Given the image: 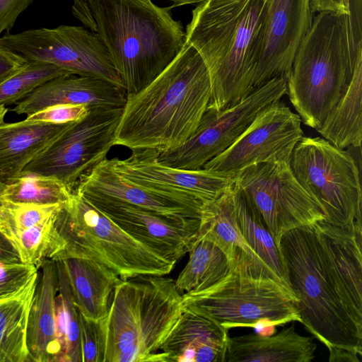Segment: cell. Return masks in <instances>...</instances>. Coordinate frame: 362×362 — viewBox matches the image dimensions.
<instances>
[{"mask_svg": "<svg viewBox=\"0 0 362 362\" xmlns=\"http://www.w3.org/2000/svg\"><path fill=\"white\" fill-rule=\"evenodd\" d=\"M362 224L285 233L279 250L300 322L328 350L362 354Z\"/></svg>", "mask_w": 362, "mask_h": 362, "instance_id": "cell-1", "label": "cell"}, {"mask_svg": "<svg viewBox=\"0 0 362 362\" xmlns=\"http://www.w3.org/2000/svg\"><path fill=\"white\" fill-rule=\"evenodd\" d=\"M210 96L205 64L198 52L185 42L150 84L127 95L115 145L158 153L180 146L197 129Z\"/></svg>", "mask_w": 362, "mask_h": 362, "instance_id": "cell-2", "label": "cell"}, {"mask_svg": "<svg viewBox=\"0 0 362 362\" xmlns=\"http://www.w3.org/2000/svg\"><path fill=\"white\" fill-rule=\"evenodd\" d=\"M264 16V0H206L192 10L186 42L209 73L207 109L230 107L254 90Z\"/></svg>", "mask_w": 362, "mask_h": 362, "instance_id": "cell-3", "label": "cell"}, {"mask_svg": "<svg viewBox=\"0 0 362 362\" xmlns=\"http://www.w3.org/2000/svg\"><path fill=\"white\" fill-rule=\"evenodd\" d=\"M96 33L105 45L127 95L150 84L186 42L170 7L151 0H91Z\"/></svg>", "mask_w": 362, "mask_h": 362, "instance_id": "cell-4", "label": "cell"}, {"mask_svg": "<svg viewBox=\"0 0 362 362\" xmlns=\"http://www.w3.org/2000/svg\"><path fill=\"white\" fill-rule=\"evenodd\" d=\"M361 56L362 47L353 42L346 15L314 16L286 79V93L304 124L321 125L348 89Z\"/></svg>", "mask_w": 362, "mask_h": 362, "instance_id": "cell-5", "label": "cell"}, {"mask_svg": "<svg viewBox=\"0 0 362 362\" xmlns=\"http://www.w3.org/2000/svg\"><path fill=\"white\" fill-rule=\"evenodd\" d=\"M166 275H140L115 287L105 317L104 362H168L160 346L183 310Z\"/></svg>", "mask_w": 362, "mask_h": 362, "instance_id": "cell-6", "label": "cell"}, {"mask_svg": "<svg viewBox=\"0 0 362 362\" xmlns=\"http://www.w3.org/2000/svg\"><path fill=\"white\" fill-rule=\"evenodd\" d=\"M83 258L98 262L122 280L167 275L175 263L139 241L73 191L52 221L47 259Z\"/></svg>", "mask_w": 362, "mask_h": 362, "instance_id": "cell-7", "label": "cell"}, {"mask_svg": "<svg viewBox=\"0 0 362 362\" xmlns=\"http://www.w3.org/2000/svg\"><path fill=\"white\" fill-rule=\"evenodd\" d=\"M298 299L264 265L245 252L213 286L182 295L183 307L214 320L227 329L238 327L284 325L300 322Z\"/></svg>", "mask_w": 362, "mask_h": 362, "instance_id": "cell-8", "label": "cell"}, {"mask_svg": "<svg viewBox=\"0 0 362 362\" xmlns=\"http://www.w3.org/2000/svg\"><path fill=\"white\" fill-rule=\"evenodd\" d=\"M298 182L320 205L325 222L346 228L361 223L360 170L348 151L321 137H303L290 162Z\"/></svg>", "mask_w": 362, "mask_h": 362, "instance_id": "cell-9", "label": "cell"}, {"mask_svg": "<svg viewBox=\"0 0 362 362\" xmlns=\"http://www.w3.org/2000/svg\"><path fill=\"white\" fill-rule=\"evenodd\" d=\"M235 184L264 221L278 248L287 231L325 221L322 207L298 182L290 163L250 165L236 172Z\"/></svg>", "mask_w": 362, "mask_h": 362, "instance_id": "cell-10", "label": "cell"}, {"mask_svg": "<svg viewBox=\"0 0 362 362\" xmlns=\"http://www.w3.org/2000/svg\"><path fill=\"white\" fill-rule=\"evenodd\" d=\"M122 108H89L83 118L72 122L32 160L21 175L54 177L74 191L81 175L106 158L115 145Z\"/></svg>", "mask_w": 362, "mask_h": 362, "instance_id": "cell-11", "label": "cell"}, {"mask_svg": "<svg viewBox=\"0 0 362 362\" xmlns=\"http://www.w3.org/2000/svg\"><path fill=\"white\" fill-rule=\"evenodd\" d=\"M0 45L27 62L52 64L71 74L105 79L123 88L98 34L83 26L61 25L0 36Z\"/></svg>", "mask_w": 362, "mask_h": 362, "instance_id": "cell-12", "label": "cell"}, {"mask_svg": "<svg viewBox=\"0 0 362 362\" xmlns=\"http://www.w3.org/2000/svg\"><path fill=\"white\" fill-rule=\"evenodd\" d=\"M286 90V78L275 77L234 105L221 110L206 109L194 134L180 146L158 153L157 161L179 169H202L208 161L228 148L257 115L280 100Z\"/></svg>", "mask_w": 362, "mask_h": 362, "instance_id": "cell-13", "label": "cell"}, {"mask_svg": "<svg viewBox=\"0 0 362 362\" xmlns=\"http://www.w3.org/2000/svg\"><path fill=\"white\" fill-rule=\"evenodd\" d=\"M303 136L299 115L280 99L262 109L228 148L202 168L237 172L259 163H290L294 148Z\"/></svg>", "mask_w": 362, "mask_h": 362, "instance_id": "cell-14", "label": "cell"}, {"mask_svg": "<svg viewBox=\"0 0 362 362\" xmlns=\"http://www.w3.org/2000/svg\"><path fill=\"white\" fill-rule=\"evenodd\" d=\"M265 16L253 79L256 89L275 77L287 79L313 21L311 0H264Z\"/></svg>", "mask_w": 362, "mask_h": 362, "instance_id": "cell-15", "label": "cell"}, {"mask_svg": "<svg viewBox=\"0 0 362 362\" xmlns=\"http://www.w3.org/2000/svg\"><path fill=\"white\" fill-rule=\"evenodd\" d=\"M78 194L126 233L175 263L196 238L199 219L159 214L99 195Z\"/></svg>", "mask_w": 362, "mask_h": 362, "instance_id": "cell-16", "label": "cell"}, {"mask_svg": "<svg viewBox=\"0 0 362 362\" xmlns=\"http://www.w3.org/2000/svg\"><path fill=\"white\" fill-rule=\"evenodd\" d=\"M132 151L127 158H111L112 163L119 174L141 186L187 194L206 202L218 197L235 182L236 172L179 169L159 163L156 151Z\"/></svg>", "mask_w": 362, "mask_h": 362, "instance_id": "cell-17", "label": "cell"}, {"mask_svg": "<svg viewBox=\"0 0 362 362\" xmlns=\"http://www.w3.org/2000/svg\"><path fill=\"white\" fill-rule=\"evenodd\" d=\"M74 191L105 197L159 214L197 219L200 218L204 202L187 194L136 185L119 174L107 158L82 175Z\"/></svg>", "mask_w": 362, "mask_h": 362, "instance_id": "cell-18", "label": "cell"}, {"mask_svg": "<svg viewBox=\"0 0 362 362\" xmlns=\"http://www.w3.org/2000/svg\"><path fill=\"white\" fill-rule=\"evenodd\" d=\"M124 88L105 79L68 75L48 80L15 103L12 111L27 116L55 105H80L88 108L123 107Z\"/></svg>", "mask_w": 362, "mask_h": 362, "instance_id": "cell-19", "label": "cell"}, {"mask_svg": "<svg viewBox=\"0 0 362 362\" xmlns=\"http://www.w3.org/2000/svg\"><path fill=\"white\" fill-rule=\"evenodd\" d=\"M228 332L209 317L183 307L160 351L168 362H225Z\"/></svg>", "mask_w": 362, "mask_h": 362, "instance_id": "cell-20", "label": "cell"}, {"mask_svg": "<svg viewBox=\"0 0 362 362\" xmlns=\"http://www.w3.org/2000/svg\"><path fill=\"white\" fill-rule=\"evenodd\" d=\"M57 290L56 262L47 259L38 269L37 286L29 313L27 329L29 361L59 362L60 346L55 317Z\"/></svg>", "mask_w": 362, "mask_h": 362, "instance_id": "cell-21", "label": "cell"}, {"mask_svg": "<svg viewBox=\"0 0 362 362\" xmlns=\"http://www.w3.org/2000/svg\"><path fill=\"white\" fill-rule=\"evenodd\" d=\"M316 349L313 338L298 334L293 324L272 336H228L225 362H310Z\"/></svg>", "mask_w": 362, "mask_h": 362, "instance_id": "cell-22", "label": "cell"}, {"mask_svg": "<svg viewBox=\"0 0 362 362\" xmlns=\"http://www.w3.org/2000/svg\"><path fill=\"white\" fill-rule=\"evenodd\" d=\"M72 122L23 121L0 124V180L8 183Z\"/></svg>", "mask_w": 362, "mask_h": 362, "instance_id": "cell-23", "label": "cell"}, {"mask_svg": "<svg viewBox=\"0 0 362 362\" xmlns=\"http://www.w3.org/2000/svg\"><path fill=\"white\" fill-rule=\"evenodd\" d=\"M61 262L77 310L88 318L105 317L114 290L122 280L107 267L90 259L70 258Z\"/></svg>", "mask_w": 362, "mask_h": 362, "instance_id": "cell-24", "label": "cell"}, {"mask_svg": "<svg viewBox=\"0 0 362 362\" xmlns=\"http://www.w3.org/2000/svg\"><path fill=\"white\" fill-rule=\"evenodd\" d=\"M233 185L218 197L203 203L196 237L206 238L215 243L232 263L241 252H245L253 260L265 266L247 245L239 230L234 209Z\"/></svg>", "mask_w": 362, "mask_h": 362, "instance_id": "cell-25", "label": "cell"}, {"mask_svg": "<svg viewBox=\"0 0 362 362\" xmlns=\"http://www.w3.org/2000/svg\"><path fill=\"white\" fill-rule=\"evenodd\" d=\"M37 274L17 293L0 299V362L29 361L27 329Z\"/></svg>", "mask_w": 362, "mask_h": 362, "instance_id": "cell-26", "label": "cell"}, {"mask_svg": "<svg viewBox=\"0 0 362 362\" xmlns=\"http://www.w3.org/2000/svg\"><path fill=\"white\" fill-rule=\"evenodd\" d=\"M362 56L356 63L351 81L337 106L316 130L334 146H361Z\"/></svg>", "mask_w": 362, "mask_h": 362, "instance_id": "cell-27", "label": "cell"}, {"mask_svg": "<svg viewBox=\"0 0 362 362\" xmlns=\"http://www.w3.org/2000/svg\"><path fill=\"white\" fill-rule=\"evenodd\" d=\"M189 259L175 284L182 294L204 290L223 279L233 263L213 242L196 237L188 252Z\"/></svg>", "mask_w": 362, "mask_h": 362, "instance_id": "cell-28", "label": "cell"}, {"mask_svg": "<svg viewBox=\"0 0 362 362\" xmlns=\"http://www.w3.org/2000/svg\"><path fill=\"white\" fill-rule=\"evenodd\" d=\"M233 197L236 221L244 240L269 270L291 291L280 252L264 221L235 183Z\"/></svg>", "mask_w": 362, "mask_h": 362, "instance_id": "cell-29", "label": "cell"}, {"mask_svg": "<svg viewBox=\"0 0 362 362\" xmlns=\"http://www.w3.org/2000/svg\"><path fill=\"white\" fill-rule=\"evenodd\" d=\"M58 290L55 298L56 328L60 346L59 362H82L78 310L61 261H57Z\"/></svg>", "mask_w": 362, "mask_h": 362, "instance_id": "cell-30", "label": "cell"}, {"mask_svg": "<svg viewBox=\"0 0 362 362\" xmlns=\"http://www.w3.org/2000/svg\"><path fill=\"white\" fill-rule=\"evenodd\" d=\"M72 195L73 191L54 177L30 175L6 183L1 199L11 203L50 205L64 204Z\"/></svg>", "mask_w": 362, "mask_h": 362, "instance_id": "cell-31", "label": "cell"}, {"mask_svg": "<svg viewBox=\"0 0 362 362\" xmlns=\"http://www.w3.org/2000/svg\"><path fill=\"white\" fill-rule=\"evenodd\" d=\"M73 75L52 64L27 62L19 71L0 83V105L15 104L42 83Z\"/></svg>", "mask_w": 362, "mask_h": 362, "instance_id": "cell-32", "label": "cell"}, {"mask_svg": "<svg viewBox=\"0 0 362 362\" xmlns=\"http://www.w3.org/2000/svg\"><path fill=\"white\" fill-rule=\"evenodd\" d=\"M62 204L37 205L3 202L0 231L9 240L22 230L46 221Z\"/></svg>", "mask_w": 362, "mask_h": 362, "instance_id": "cell-33", "label": "cell"}, {"mask_svg": "<svg viewBox=\"0 0 362 362\" xmlns=\"http://www.w3.org/2000/svg\"><path fill=\"white\" fill-rule=\"evenodd\" d=\"M54 216L45 222L15 233L11 238L10 242L21 262L38 269L47 259Z\"/></svg>", "mask_w": 362, "mask_h": 362, "instance_id": "cell-34", "label": "cell"}, {"mask_svg": "<svg viewBox=\"0 0 362 362\" xmlns=\"http://www.w3.org/2000/svg\"><path fill=\"white\" fill-rule=\"evenodd\" d=\"M82 362H104L106 347L105 317L91 319L78 310Z\"/></svg>", "mask_w": 362, "mask_h": 362, "instance_id": "cell-35", "label": "cell"}, {"mask_svg": "<svg viewBox=\"0 0 362 362\" xmlns=\"http://www.w3.org/2000/svg\"><path fill=\"white\" fill-rule=\"evenodd\" d=\"M313 12H332L345 14L353 42L362 47V0H311Z\"/></svg>", "mask_w": 362, "mask_h": 362, "instance_id": "cell-36", "label": "cell"}, {"mask_svg": "<svg viewBox=\"0 0 362 362\" xmlns=\"http://www.w3.org/2000/svg\"><path fill=\"white\" fill-rule=\"evenodd\" d=\"M37 274L38 269L33 265L0 262V299L19 291Z\"/></svg>", "mask_w": 362, "mask_h": 362, "instance_id": "cell-37", "label": "cell"}, {"mask_svg": "<svg viewBox=\"0 0 362 362\" xmlns=\"http://www.w3.org/2000/svg\"><path fill=\"white\" fill-rule=\"evenodd\" d=\"M89 108L80 105H55L45 107L26 117L30 121L52 124H65L83 118Z\"/></svg>", "mask_w": 362, "mask_h": 362, "instance_id": "cell-38", "label": "cell"}, {"mask_svg": "<svg viewBox=\"0 0 362 362\" xmlns=\"http://www.w3.org/2000/svg\"><path fill=\"white\" fill-rule=\"evenodd\" d=\"M34 0H0V36L13 28L19 16Z\"/></svg>", "mask_w": 362, "mask_h": 362, "instance_id": "cell-39", "label": "cell"}, {"mask_svg": "<svg viewBox=\"0 0 362 362\" xmlns=\"http://www.w3.org/2000/svg\"><path fill=\"white\" fill-rule=\"evenodd\" d=\"M26 63L23 58L0 45V83L19 71Z\"/></svg>", "mask_w": 362, "mask_h": 362, "instance_id": "cell-40", "label": "cell"}, {"mask_svg": "<svg viewBox=\"0 0 362 362\" xmlns=\"http://www.w3.org/2000/svg\"><path fill=\"white\" fill-rule=\"evenodd\" d=\"M91 0H73L71 13L85 28L96 33V25L90 10Z\"/></svg>", "mask_w": 362, "mask_h": 362, "instance_id": "cell-41", "label": "cell"}, {"mask_svg": "<svg viewBox=\"0 0 362 362\" xmlns=\"http://www.w3.org/2000/svg\"><path fill=\"white\" fill-rule=\"evenodd\" d=\"M0 262H21L18 252L9 240L0 231Z\"/></svg>", "mask_w": 362, "mask_h": 362, "instance_id": "cell-42", "label": "cell"}, {"mask_svg": "<svg viewBox=\"0 0 362 362\" xmlns=\"http://www.w3.org/2000/svg\"><path fill=\"white\" fill-rule=\"evenodd\" d=\"M329 362H360L361 356L358 354L344 349H333L329 351Z\"/></svg>", "mask_w": 362, "mask_h": 362, "instance_id": "cell-43", "label": "cell"}, {"mask_svg": "<svg viewBox=\"0 0 362 362\" xmlns=\"http://www.w3.org/2000/svg\"><path fill=\"white\" fill-rule=\"evenodd\" d=\"M168 1L172 2V6H170V8H172L185 6V5H187V4H199L206 0H168Z\"/></svg>", "mask_w": 362, "mask_h": 362, "instance_id": "cell-44", "label": "cell"}, {"mask_svg": "<svg viewBox=\"0 0 362 362\" xmlns=\"http://www.w3.org/2000/svg\"><path fill=\"white\" fill-rule=\"evenodd\" d=\"M6 183L3 182L2 181L0 180V219L1 217V210L3 206V201L1 200V197L6 187Z\"/></svg>", "mask_w": 362, "mask_h": 362, "instance_id": "cell-45", "label": "cell"}, {"mask_svg": "<svg viewBox=\"0 0 362 362\" xmlns=\"http://www.w3.org/2000/svg\"><path fill=\"white\" fill-rule=\"evenodd\" d=\"M8 112L5 105H0V124L4 122V117Z\"/></svg>", "mask_w": 362, "mask_h": 362, "instance_id": "cell-46", "label": "cell"}]
</instances>
